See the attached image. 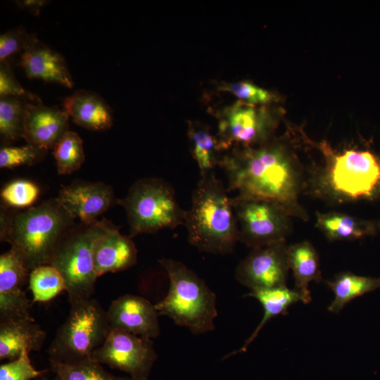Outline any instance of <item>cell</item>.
Returning a JSON list of instances; mask_svg holds the SVG:
<instances>
[{
    "label": "cell",
    "mask_w": 380,
    "mask_h": 380,
    "mask_svg": "<svg viewBox=\"0 0 380 380\" xmlns=\"http://www.w3.org/2000/svg\"><path fill=\"white\" fill-rule=\"evenodd\" d=\"M219 165L225 171L228 191L237 192L236 197L269 201L291 217L308 220L299 202L305 190L304 171L283 145L234 147L221 158Z\"/></svg>",
    "instance_id": "cell-1"
},
{
    "label": "cell",
    "mask_w": 380,
    "mask_h": 380,
    "mask_svg": "<svg viewBox=\"0 0 380 380\" xmlns=\"http://www.w3.org/2000/svg\"><path fill=\"white\" fill-rule=\"evenodd\" d=\"M311 144L323 158L304 172L305 190L311 195L336 204L380 197L379 157L353 148L337 152L326 141Z\"/></svg>",
    "instance_id": "cell-2"
},
{
    "label": "cell",
    "mask_w": 380,
    "mask_h": 380,
    "mask_svg": "<svg viewBox=\"0 0 380 380\" xmlns=\"http://www.w3.org/2000/svg\"><path fill=\"white\" fill-rule=\"evenodd\" d=\"M74 222L56 198H51L20 211L1 210L0 239L10 244L31 271L49 264Z\"/></svg>",
    "instance_id": "cell-3"
},
{
    "label": "cell",
    "mask_w": 380,
    "mask_h": 380,
    "mask_svg": "<svg viewBox=\"0 0 380 380\" xmlns=\"http://www.w3.org/2000/svg\"><path fill=\"white\" fill-rule=\"evenodd\" d=\"M228 192L212 172L201 177L192 193L184 225L189 242L200 251L230 254L239 241L237 220Z\"/></svg>",
    "instance_id": "cell-4"
},
{
    "label": "cell",
    "mask_w": 380,
    "mask_h": 380,
    "mask_svg": "<svg viewBox=\"0 0 380 380\" xmlns=\"http://www.w3.org/2000/svg\"><path fill=\"white\" fill-rule=\"evenodd\" d=\"M158 262L170 280L167 294L155 305L159 315L170 317L195 334L213 331L217 316L215 294L182 262L170 258Z\"/></svg>",
    "instance_id": "cell-5"
},
{
    "label": "cell",
    "mask_w": 380,
    "mask_h": 380,
    "mask_svg": "<svg viewBox=\"0 0 380 380\" xmlns=\"http://www.w3.org/2000/svg\"><path fill=\"white\" fill-rule=\"evenodd\" d=\"M112 223L106 219L75 225L55 250L49 265L62 274L70 304L89 299L97 277L94 250L97 241Z\"/></svg>",
    "instance_id": "cell-6"
},
{
    "label": "cell",
    "mask_w": 380,
    "mask_h": 380,
    "mask_svg": "<svg viewBox=\"0 0 380 380\" xmlns=\"http://www.w3.org/2000/svg\"><path fill=\"white\" fill-rule=\"evenodd\" d=\"M118 204L126 211L131 238L184 224L186 210L179 205L171 184L160 178L139 179Z\"/></svg>",
    "instance_id": "cell-7"
},
{
    "label": "cell",
    "mask_w": 380,
    "mask_h": 380,
    "mask_svg": "<svg viewBox=\"0 0 380 380\" xmlns=\"http://www.w3.org/2000/svg\"><path fill=\"white\" fill-rule=\"evenodd\" d=\"M111 329L107 310L91 298L70 305L47 350L49 359L74 363L92 359Z\"/></svg>",
    "instance_id": "cell-8"
},
{
    "label": "cell",
    "mask_w": 380,
    "mask_h": 380,
    "mask_svg": "<svg viewBox=\"0 0 380 380\" xmlns=\"http://www.w3.org/2000/svg\"><path fill=\"white\" fill-rule=\"evenodd\" d=\"M239 241L255 248L286 241L291 232V216L273 202L232 198Z\"/></svg>",
    "instance_id": "cell-9"
},
{
    "label": "cell",
    "mask_w": 380,
    "mask_h": 380,
    "mask_svg": "<svg viewBox=\"0 0 380 380\" xmlns=\"http://www.w3.org/2000/svg\"><path fill=\"white\" fill-rule=\"evenodd\" d=\"M92 359L126 372L132 379L143 380L148 379L157 353L151 338L111 328Z\"/></svg>",
    "instance_id": "cell-10"
},
{
    "label": "cell",
    "mask_w": 380,
    "mask_h": 380,
    "mask_svg": "<svg viewBox=\"0 0 380 380\" xmlns=\"http://www.w3.org/2000/svg\"><path fill=\"white\" fill-rule=\"evenodd\" d=\"M287 247L284 241L253 248L237 265L235 278L251 291L286 286Z\"/></svg>",
    "instance_id": "cell-11"
},
{
    "label": "cell",
    "mask_w": 380,
    "mask_h": 380,
    "mask_svg": "<svg viewBox=\"0 0 380 380\" xmlns=\"http://www.w3.org/2000/svg\"><path fill=\"white\" fill-rule=\"evenodd\" d=\"M272 122L265 110L238 101L225 110L219 125V142L222 150L236 147H253L265 142Z\"/></svg>",
    "instance_id": "cell-12"
},
{
    "label": "cell",
    "mask_w": 380,
    "mask_h": 380,
    "mask_svg": "<svg viewBox=\"0 0 380 380\" xmlns=\"http://www.w3.org/2000/svg\"><path fill=\"white\" fill-rule=\"evenodd\" d=\"M63 208L73 219L91 224L118 201L112 187L101 182L75 181L63 186L56 197Z\"/></svg>",
    "instance_id": "cell-13"
},
{
    "label": "cell",
    "mask_w": 380,
    "mask_h": 380,
    "mask_svg": "<svg viewBox=\"0 0 380 380\" xmlns=\"http://www.w3.org/2000/svg\"><path fill=\"white\" fill-rule=\"evenodd\" d=\"M30 271L10 248L0 255V321L30 317L31 301L23 290Z\"/></svg>",
    "instance_id": "cell-14"
},
{
    "label": "cell",
    "mask_w": 380,
    "mask_h": 380,
    "mask_svg": "<svg viewBox=\"0 0 380 380\" xmlns=\"http://www.w3.org/2000/svg\"><path fill=\"white\" fill-rule=\"evenodd\" d=\"M107 315L112 329L151 339L160 333L155 305L141 296L125 294L119 297L111 303Z\"/></svg>",
    "instance_id": "cell-15"
},
{
    "label": "cell",
    "mask_w": 380,
    "mask_h": 380,
    "mask_svg": "<svg viewBox=\"0 0 380 380\" xmlns=\"http://www.w3.org/2000/svg\"><path fill=\"white\" fill-rule=\"evenodd\" d=\"M69 117L65 110L29 101L25 108L23 139L27 144L48 151L53 149L68 131Z\"/></svg>",
    "instance_id": "cell-16"
},
{
    "label": "cell",
    "mask_w": 380,
    "mask_h": 380,
    "mask_svg": "<svg viewBox=\"0 0 380 380\" xmlns=\"http://www.w3.org/2000/svg\"><path fill=\"white\" fill-rule=\"evenodd\" d=\"M19 65L30 79L54 82L67 88L74 85L63 56L36 37L21 53Z\"/></svg>",
    "instance_id": "cell-17"
},
{
    "label": "cell",
    "mask_w": 380,
    "mask_h": 380,
    "mask_svg": "<svg viewBox=\"0 0 380 380\" xmlns=\"http://www.w3.org/2000/svg\"><path fill=\"white\" fill-rule=\"evenodd\" d=\"M137 253L132 238L122 234L112 223L96 243L94 264L96 277L134 266L137 262Z\"/></svg>",
    "instance_id": "cell-18"
},
{
    "label": "cell",
    "mask_w": 380,
    "mask_h": 380,
    "mask_svg": "<svg viewBox=\"0 0 380 380\" xmlns=\"http://www.w3.org/2000/svg\"><path fill=\"white\" fill-rule=\"evenodd\" d=\"M46 338V331L32 316L0 321V360H15L24 350L39 351Z\"/></svg>",
    "instance_id": "cell-19"
},
{
    "label": "cell",
    "mask_w": 380,
    "mask_h": 380,
    "mask_svg": "<svg viewBox=\"0 0 380 380\" xmlns=\"http://www.w3.org/2000/svg\"><path fill=\"white\" fill-rule=\"evenodd\" d=\"M64 110L79 126L93 131L106 130L113 125V112L98 94L80 89L64 99Z\"/></svg>",
    "instance_id": "cell-20"
},
{
    "label": "cell",
    "mask_w": 380,
    "mask_h": 380,
    "mask_svg": "<svg viewBox=\"0 0 380 380\" xmlns=\"http://www.w3.org/2000/svg\"><path fill=\"white\" fill-rule=\"evenodd\" d=\"M246 296L253 297L260 303L264 310V314L253 334L245 341L243 346L234 352L232 355L246 352L248 346L257 337L260 330L270 319L280 315H287L289 307L298 302L308 304L311 301L310 294L305 293L295 288L291 289L287 286L252 291Z\"/></svg>",
    "instance_id": "cell-21"
},
{
    "label": "cell",
    "mask_w": 380,
    "mask_h": 380,
    "mask_svg": "<svg viewBox=\"0 0 380 380\" xmlns=\"http://www.w3.org/2000/svg\"><path fill=\"white\" fill-rule=\"evenodd\" d=\"M315 227L330 241H353L376 234L380 222L343 213L317 212Z\"/></svg>",
    "instance_id": "cell-22"
},
{
    "label": "cell",
    "mask_w": 380,
    "mask_h": 380,
    "mask_svg": "<svg viewBox=\"0 0 380 380\" xmlns=\"http://www.w3.org/2000/svg\"><path fill=\"white\" fill-rule=\"evenodd\" d=\"M287 256L289 269L292 270L295 289L310 294L308 285L310 282L322 281V272L318 253L308 241L288 246Z\"/></svg>",
    "instance_id": "cell-23"
},
{
    "label": "cell",
    "mask_w": 380,
    "mask_h": 380,
    "mask_svg": "<svg viewBox=\"0 0 380 380\" xmlns=\"http://www.w3.org/2000/svg\"><path fill=\"white\" fill-rule=\"evenodd\" d=\"M325 283L334 293V298L328 307V310L333 313H338L351 300L380 288V278L350 272L339 273Z\"/></svg>",
    "instance_id": "cell-24"
},
{
    "label": "cell",
    "mask_w": 380,
    "mask_h": 380,
    "mask_svg": "<svg viewBox=\"0 0 380 380\" xmlns=\"http://www.w3.org/2000/svg\"><path fill=\"white\" fill-rule=\"evenodd\" d=\"M188 136L191 151L200 169L201 177L213 172L222 158L218 156L219 151H222L218 138L206 127L191 122L189 125Z\"/></svg>",
    "instance_id": "cell-25"
},
{
    "label": "cell",
    "mask_w": 380,
    "mask_h": 380,
    "mask_svg": "<svg viewBox=\"0 0 380 380\" xmlns=\"http://www.w3.org/2000/svg\"><path fill=\"white\" fill-rule=\"evenodd\" d=\"M29 101H32L22 97H0V135L4 144L23 139L25 108Z\"/></svg>",
    "instance_id": "cell-26"
},
{
    "label": "cell",
    "mask_w": 380,
    "mask_h": 380,
    "mask_svg": "<svg viewBox=\"0 0 380 380\" xmlns=\"http://www.w3.org/2000/svg\"><path fill=\"white\" fill-rule=\"evenodd\" d=\"M29 289L32 294V303L47 302L66 291L65 280L61 272L53 265H42L32 269L29 274Z\"/></svg>",
    "instance_id": "cell-27"
},
{
    "label": "cell",
    "mask_w": 380,
    "mask_h": 380,
    "mask_svg": "<svg viewBox=\"0 0 380 380\" xmlns=\"http://www.w3.org/2000/svg\"><path fill=\"white\" fill-rule=\"evenodd\" d=\"M49 361L51 370L58 380H122V377L107 372L93 359L74 363Z\"/></svg>",
    "instance_id": "cell-28"
},
{
    "label": "cell",
    "mask_w": 380,
    "mask_h": 380,
    "mask_svg": "<svg viewBox=\"0 0 380 380\" xmlns=\"http://www.w3.org/2000/svg\"><path fill=\"white\" fill-rule=\"evenodd\" d=\"M59 175L79 170L84 161L83 141L75 132L68 130L53 148Z\"/></svg>",
    "instance_id": "cell-29"
},
{
    "label": "cell",
    "mask_w": 380,
    "mask_h": 380,
    "mask_svg": "<svg viewBox=\"0 0 380 380\" xmlns=\"http://www.w3.org/2000/svg\"><path fill=\"white\" fill-rule=\"evenodd\" d=\"M40 189L37 184L27 179H15L1 191L2 202L13 208H28L37 200Z\"/></svg>",
    "instance_id": "cell-30"
},
{
    "label": "cell",
    "mask_w": 380,
    "mask_h": 380,
    "mask_svg": "<svg viewBox=\"0 0 380 380\" xmlns=\"http://www.w3.org/2000/svg\"><path fill=\"white\" fill-rule=\"evenodd\" d=\"M48 150L27 144L25 146H4L0 149V167L14 169L31 165L42 160Z\"/></svg>",
    "instance_id": "cell-31"
},
{
    "label": "cell",
    "mask_w": 380,
    "mask_h": 380,
    "mask_svg": "<svg viewBox=\"0 0 380 380\" xmlns=\"http://www.w3.org/2000/svg\"><path fill=\"white\" fill-rule=\"evenodd\" d=\"M29 355L24 350L18 358L1 364L0 380H32L42 376L46 370L36 369Z\"/></svg>",
    "instance_id": "cell-32"
},
{
    "label": "cell",
    "mask_w": 380,
    "mask_h": 380,
    "mask_svg": "<svg viewBox=\"0 0 380 380\" xmlns=\"http://www.w3.org/2000/svg\"><path fill=\"white\" fill-rule=\"evenodd\" d=\"M220 89L233 94L241 101L251 105L264 104L274 99L272 93L248 81L226 83L220 86Z\"/></svg>",
    "instance_id": "cell-33"
},
{
    "label": "cell",
    "mask_w": 380,
    "mask_h": 380,
    "mask_svg": "<svg viewBox=\"0 0 380 380\" xmlns=\"http://www.w3.org/2000/svg\"><path fill=\"white\" fill-rule=\"evenodd\" d=\"M34 36L27 33L22 26L8 30L0 36V63L11 56L22 53L30 44Z\"/></svg>",
    "instance_id": "cell-34"
},
{
    "label": "cell",
    "mask_w": 380,
    "mask_h": 380,
    "mask_svg": "<svg viewBox=\"0 0 380 380\" xmlns=\"http://www.w3.org/2000/svg\"><path fill=\"white\" fill-rule=\"evenodd\" d=\"M15 96L28 99L36 103L41 100L25 89L15 77L8 61L0 63V97Z\"/></svg>",
    "instance_id": "cell-35"
},
{
    "label": "cell",
    "mask_w": 380,
    "mask_h": 380,
    "mask_svg": "<svg viewBox=\"0 0 380 380\" xmlns=\"http://www.w3.org/2000/svg\"><path fill=\"white\" fill-rule=\"evenodd\" d=\"M15 2L19 8L27 10L36 15H39L41 9L49 3L46 0H21Z\"/></svg>",
    "instance_id": "cell-36"
},
{
    "label": "cell",
    "mask_w": 380,
    "mask_h": 380,
    "mask_svg": "<svg viewBox=\"0 0 380 380\" xmlns=\"http://www.w3.org/2000/svg\"><path fill=\"white\" fill-rule=\"evenodd\" d=\"M122 380H137V379H132L131 377H127V378H122ZM143 380H148V379H143Z\"/></svg>",
    "instance_id": "cell-37"
},
{
    "label": "cell",
    "mask_w": 380,
    "mask_h": 380,
    "mask_svg": "<svg viewBox=\"0 0 380 380\" xmlns=\"http://www.w3.org/2000/svg\"><path fill=\"white\" fill-rule=\"evenodd\" d=\"M39 380H50V379H46V378H41ZM56 380H58V379H57Z\"/></svg>",
    "instance_id": "cell-38"
}]
</instances>
